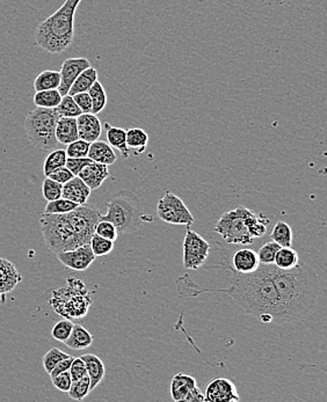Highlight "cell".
I'll list each match as a JSON object with an SVG mask.
<instances>
[{"label":"cell","instance_id":"obj_31","mask_svg":"<svg viewBox=\"0 0 327 402\" xmlns=\"http://www.w3.org/2000/svg\"><path fill=\"white\" fill-rule=\"evenodd\" d=\"M87 93L92 100V114L98 115L99 112H103L107 105V94L105 87H103V84L100 83L99 80H96Z\"/></svg>","mask_w":327,"mask_h":402},{"label":"cell","instance_id":"obj_36","mask_svg":"<svg viewBox=\"0 0 327 402\" xmlns=\"http://www.w3.org/2000/svg\"><path fill=\"white\" fill-rule=\"evenodd\" d=\"M78 207L79 205H77V203L69 201L66 198H57L55 201L48 202L44 214H66V212H72Z\"/></svg>","mask_w":327,"mask_h":402},{"label":"cell","instance_id":"obj_23","mask_svg":"<svg viewBox=\"0 0 327 402\" xmlns=\"http://www.w3.org/2000/svg\"><path fill=\"white\" fill-rule=\"evenodd\" d=\"M105 128L109 145L119 150L124 158H129L130 148L127 145V130L120 127H112L109 123H105Z\"/></svg>","mask_w":327,"mask_h":402},{"label":"cell","instance_id":"obj_32","mask_svg":"<svg viewBox=\"0 0 327 402\" xmlns=\"http://www.w3.org/2000/svg\"><path fill=\"white\" fill-rule=\"evenodd\" d=\"M66 159H68V155H66L65 150H60H60H53V152L49 153V155L44 160V176H48L50 173L65 166Z\"/></svg>","mask_w":327,"mask_h":402},{"label":"cell","instance_id":"obj_42","mask_svg":"<svg viewBox=\"0 0 327 402\" xmlns=\"http://www.w3.org/2000/svg\"><path fill=\"white\" fill-rule=\"evenodd\" d=\"M94 233L98 234L100 237L105 238V239H108V240L114 241V242H115L116 239L120 235L115 225L108 221H98Z\"/></svg>","mask_w":327,"mask_h":402},{"label":"cell","instance_id":"obj_44","mask_svg":"<svg viewBox=\"0 0 327 402\" xmlns=\"http://www.w3.org/2000/svg\"><path fill=\"white\" fill-rule=\"evenodd\" d=\"M92 162L93 160H91L89 157H85V158H68L66 159L65 167L69 169L75 176H78L82 169H83L85 166L89 165V162Z\"/></svg>","mask_w":327,"mask_h":402},{"label":"cell","instance_id":"obj_11","mask_svg":"<svg viewBox=\"0 0 327 402\" xmlns=\"http://www.w3.org/2000/svg\"><path fill=\"white\" fill-rule=\"evenodd\" d=\"M96 257L89 244L83 245L71 251L57 253V259L60 260V264H63L64 267L75 271H86L94 262Z\"/></svg>","mask_w":327,"mask_h":402},{"label":"cell","instance_id":"obj_27","mask_svg":"<svg viewBox=\"0 0 327 402\" xmlns=\"http://www.w3.org/2000/svg\"><path fill=\"white\" fill-rule=\"evenodd\" d=\"M60 84V72L53 71V70H46L34 80V89H35V92L46 91V89H58Z\"/></svg>","mask_w":327,"mask_h":402},{"label":"cell","instance_id":"obj_19","mask_svg":"<svg viewBox=\"0 0 327 402\" xmlns=\"http://www.w3.org/2000/svg\"><path fill=\"white\" fill-rule=\"evenodd\" d=\"M196 385V380L194 377L187 373H177L169 382V391L172 399L177 402L185 401L186 396L192 391Z\"/></svg>","mask_w":327,"mask_h":402},{"label":"cell","instance_id":"obj_24","mask_svg":"<svg viewBox=\"0 0 327 402\" xmlns=\"http://www.w3.org/2000/svg\"><path fill=\"white\" fill-rule=\"evenodd\" d=\"M93 341L94 339L92 334L86 328H84L82 325H73L72 332L64 344L69 346L70 349L84 350L92 346Z\"/></svg>","mask_w":327,"mask_h":402},{"label":"cell","instance_id":"obj_29","mask_svg":"<svg viewBox=\"0 0 327 402\" xmlns=\"http://www.w3.org/2000/svg\"><path fill=\"white\" fill-rule=\"evenodd\" d=\"M300 262V255L291 247H280L275 255L274 264L283 271L296 267Z\"/></svg>","mask_w":327,"mask_h":402},{"label":"cell","instance_id":"obj_39","mask_svg":"<svg viewBox=\"0 0 327 402\" xmlns=\"http://www.w3.org/2000/svg\"><path fill=\"white\" fill-rule=\"evenodd\" d=\"M278 249H280V246L274 241H269L262 245L257 253L260 264H274L275 255Z\"/></svg>","mask_w":327,"mask_h":402},{"label":"cell","instance_id":"obj_17","mask_svg":"<svg viewBox=\"0 0 327 402\" xmlns=\"http://www.w3.org/2000/svg\"><path fill=\"white\" fill-rule=\"evenodd\" d=\"M78 176L89 186L91 190H96L108 178V166L100 162H89V165L82 169Z\"/></svg>","mask_w":327,"mask_h":402},{"label":"cell","instance_id":"obj_40","mask_svg":"<svg viewBox=\"0 0 327 402\" xmlns=\"http://www.w3.org/2000/svg\"><path fill=\"white\" fill-rule=\"evenodd\" d=\"M73 325L75 323L71 320L63 318V320H60L53 327L51 337L57 339V341H60V342H65L66 339H69L70 334L72 332Z\"/></svg>","mask_w":327,"mask_h":402},{"label":"cell","instance_id":"obj_18","mask_svg":"<svg viewBox=\"0 0 327 402\" xmlns=\"http://www.w3.org/2000/svg\"><path fill=\"white\" fill-rule=\"evenodd\" d=\"M259 266L260 262L258 254L250 248L239 249L232 257V271H237L239 274H250L252 271H257Z\"/></svg>","mask_w":327,"mask_h":402},{"label":"cell","instance_id":"obj_12","mask_svg":"<svg viewBox=\"0 0 327 402\" xmlns=\"http://www.w3.org/2000/svg\"><path fill=\"white\" fill-rule=\"evenodd\" d=\"M205 400L209 402H237L241 400L233 382L226 378H216L205 389Z\"/></svg>","mask_w":327,"mask_h":402},{"label":"cell","instance_id":"obj_15","mask_svg":"<svg viewBox=\"0 0 327 402\" xmlns=\"http://www.w3.org/2000/svg\"><path fill=\"white\" fill-rule=\"evenodd\" d=\"M23 280V276L11 261L0 257V297L5 299V294H10Z\"/></svg>","mask_w":327,"mask_h":402},{"label":"cell","instance_id":"obj_47","mask_svg":"<svg viewBox=\"0 0 327 402\" xmlns=\"http://www.w3.org/2000/svg\"><path fill=\"white\" fill-rule=\"evenodd\" d=\"M73 176H75V175H73L69 169H66L65 166L57 169L56 171H53V173H50V174L48 175V178L53 179V181L62 183V185L70 181Z\"/></svg>","mask_w":327,"mask_h":402},{"label":"cell","instance_id":"obj_13","mask_svg":"<svg viewBox=\"0 0 327 402\" xmlns=\"http://www.w3.org/2000/svg\"><path fill=\"white\" fill-rule=\"evenodd\" d=\"M91 66L89 60L84 57L80 58H68L64 60L60 67V84L58 87L62 96H66L69 93L73 82L77 79V77L79 76L80 73L83 72L84 70Z\"/></svg>","mask_w":327,"mask_h":402},{"label":"cell","instance_id":"obj_7","mask_svg":"<svg viewBox=\"0 0 327 402\" xmlns=\"http://www.w3.org/2000/svg\"><path fill=\"white\" fill-rule=\"evenodd\" d=\"M106 214H100L99 221L115 225L119 234H129L139 230L142 221V205L139 196L129 190H120L107 202Z\"/></svg>","mask_w":327,"mask_h":402},{"label":"cell","instance_id":"obj_45","mask_svg":"<svg viewBox=\"0 0 327 402\" xmlns=\"http://www.w3.org/2000/svg\"><path fill=\"white\" fill-rule=\"evenodd\" d=\"M51 382H53V385L55 386L58 391L64 393L69 392L71 384H72V380H71L69 371L60 373L58 376L53 377V378H51Z\"/></svg>","mask_w":327,"mask_h":402},{"label":"cell","instance_id":"obj_10","mask_svg":"<svg viewBox=\"0 0 327 402\" xmlns=\"http://www.w3.org/2000/svg\"><path fill=\"white\" fill-rule=\"evenodd\" d=\"M210 249L212 245L205 238L188 228L184 240V267L191 271H198V268L203 267Z\"/></svg>","mask_w":327,"mask_h":402},{"label":"cell","instance_id":"obj_30","mask_svg":"<svg viewBox=\"0 0 327 402\" xmlns=\"http://www.w3.org/2000/svg\"><path fill=\"white\" fill-rule=\"evenodd\" d=\"M271 241H274L280 247H291L293 245V230L286 221H278L271 233Z\"/></svg>","mask_w":327,"mask_h":402},{"label":"cell","instance_id":"obj_46","mask_svg":"<svg viewBox=\"0 0 327 402\" xmlns=\"http://www.w3.org/2000/svg\"><path fill=\"white\" fill-rule=\"evenodd\" d=\"M73 100L76 101L77 106L79 107L83 114L85 112H92V100L89 93H77L72 96Z\"/></svg>","mask_w":327,"mask_h":402},{"label":"cell","instance_id":"obj_20","mask_svg":"<svg viewBox=\"0 0 327 402\" xmlns=\"http://www.w3.org/2000/svg\"><path fill=\"white\" fill-rule=\"evenodd\" d=\"M55 137L58 144L68 145L70 143L75 142L78 137V128H77V119L75 117H63L60 116L57 121L55 129Z\"/></svg>","mask_w":327,"mask_h":402},{"label":"cell","instance_id":"obj_28","mask_svg":"<svg viewBox=\"0 0 327 402\" xmlns=\"http://www.w3.org/2000/svg\"><path fill=\"white\" fill-rule=\"evenodd\" d=\"M62 100V94L58 89H46L35 92L34 105L40 108H56Z\"/></svg>","mask_w":327,"mask_h":402},{"label":"cell","instance_id":"obj_48","mask_svg":"<svg viewBox=\"0 0 327 402\" xmlns=\"http://www.w3.org/2000/svg\"><path fill=\"white\" fill-rule=\"evenodd\" d=\"M73 358H75V357L70 356L69 358L60 361V362L58 363L53 370H51V372L49 373L50 378H53V377L58 376L60 373L69 371L70 366H71V363H72Z\"/></svg>","mask_w":327,"mask_h":402},{"label":"cell","instance_id":"obj_26","mask_svg":"<svg viewBox=\"0 0 327 402\" xmlns=\"http://www.w3.org/2000/svg\"><path fill=\"white\" fill-rule=\"evenodd\" d=\"M149 144V136L143 129L132 128L127 130V145L130 150L136 151V155H141L146 151Z\"/></svg>","mask_w":327,"mask_h":402},{"label":"cell","instance_id":"obj_6","mask_svg":"<svg viewBox=\"0 0 327 402\" xmlns=\"http://www.w3.org/2000/svg\"><path fill=\"white\" fill-rule=\"evenodd\" d=\"M92 294L83 280L68 277L66 285L51 292L49 304L55 313L65 319H80L89 313Z\"/></svg>","mask_w":327,"mask_h":402},{"label":"cell","instance_id":"obj_25","mask_svg":"<svg viewBox=\"0 0 327 402\" xmlns=\"http://www.w3.org/2000/svg\"><path fill=\"white\" fill-rule=\"evenodd\" d=\"M96 80H98V71L92 66H89L77 77V79L73 82L68 94L72 96L77 93L89 92V89L92 87Z\"/></svg>","mask_w":327,"mask_h":402},{"label":"cell","instance_id":"obj_2","mask_svg":"<svg viewBox=\"0 0 327 402\" xmlns=\"http://www.w3.org/2000/svg\"><path fill=\"white\" fill-rule=\"evenodd\" d=\"M271 280L278 294L276 323L297 321L304 318L314 306L321 280L312 268L300 261L291 269H280L269 264Z\"/></svg>","mask_w":327,"mask_h":402},{"label":"cell","instance_id":"obj_3","mask_svg":"<svg viewBox=\"0 0 327 402\" xmlns=\"http://www.w3.org/2000/svg\"><path fill=\"white\" fill-rule=\"evenodd\" d=\"M100 214L98 209L87 205L66 214H42L41 231L46 247L57 254L89 244Z\"/></svg>","mask_w":327,"mask_h":402},{"label":"cell","instance_id":"obj_8","mask_svg":"<svg viewBox=\"0 0 327 402\" xmlns=\"http://www.w3.org/2000/svg\"><path fill=\"white\" fill-rule=\"evenodd\" d=\"M60 117L56 108L37 107L33 112H28L25 119V129L30 144L44 151L55 150L58 144L55 129Z\"/></svg>","mask_w":327,"mask_h":402},{"label":"cell","instance_id":"obj_37","mask_svg":"<svg viewBox=\"0 0 327 402\" xmlns=\"http://www.w3.org/2000/svg\"><path fill=\"white\" fill-rule=\"evenodd\" d=\"M62 189H63L62 183L53 181V179L46 176L42 183V194L46 202L55 201L57 198L62 197Z\"/></svg>","mask_w":327,"mask_h":402},{"label":"cell","instance_id":"obj_16","mask_svg":"<svg viewBox=\"0 0 327 402\" xmlns=\"http://www.w3.org/2000/svg\"><path fill=\"white\" fill-rule=\"evenodd\" d=\"M91 189L79 176H73L70 181L63 185L62 197L75 202L78 205H86Z\"/></svg>","mask_w":327,"mask_h":402},{"label":"cell","instance_id":"obj_49","mask_svg":"<svg viewBox=\"0 0 327 402\" xmlns=\"http://www.w3.org/2000/svg\"><path fill=\"white\" fill-rule=\"evenodd\" d=\"M205 401V394L201 392V389L195 386L194 389L188 393V396H186L185 401L184 402H200Z\"/></svg>","mask_w":327,"mask_h":402},{"label":"cell","instance_id":"obj_4","mask_svg":"<svg viewBox=\"0 0 327 402\" xmlns=\"http://www.w3.org/2000/svg\"><path fill=\"white\" fill-rule=\"evenodd\" d=\"M82 0H65L58 10L40 22L35 32V42L49 53H62L75 37V15Z\"/></svg>","mask_w":327,"mask_h":402},{"label":"cell","instance_id":"obj_38","mask_svg":"<svg viewBox=\"0 0 327 402\" xmlns=\"http://www.w3.org/2000/svg\"><path fill=\"white\" fill-rule=\"evenodd\" d=\"M71 355L64 353L58 348H51L44 356V368L46 373L51 372V370L60 362V361L69 358Z\"/></svg>","mask_w":327,"mask_h":402},{"label":"cell","instance_id":"obj_43","mask_svg":"<svg viewBox=\"0 0 327 402\" xmlns=\"http://www.w3.org/2000/svg\"><path fill=\"white\" fill-rule=\"evenodd\" d=\"M69 372L72 382H76V380L87 376L86 366H85L84 361L82 360V357L73 358L72 363H71V366H70Z\"/></svg>","mask_w":327,"mask_h":402},{"label":"cell","instance_id":"obj_1","mask_svg":"<svg viewBox=\"0 0 327 402\" xmlns=\"http://www.w3.org/2000/svg\"><path fill=\"white\" fill-rule=\"evenodd\" d=\"M232 283L226 289H207L194 283L189 276L177 280L178 291L184 298H193L203 292H221L230 297L244 310L245 313L260 318L271 316L273 323L278 318V294L271 280L269 264H260L258 269L250 274H239L232 271Z\"/></svg>","mask_w":327,"mask_h":402},{"label":"cell","instance_id":"obj_34","mask_svg":"<svg viewBox=\"0 0 327 402\" xmlns=\"http://www.w3.org/2000/svg\"><path fill=\"white\" fill-rule=\"evenodd\" d=\"M56 110L60 114V116H63V117H75V119H77L78 116L83 114L79 107L77 106L76 101L69 94L62 96V100H60V105L56 107Z\"/></svg>","mask_w":327,"mask_h":402},{"label":"cell","instance_id":"obj_14","mask_svg":"<svg viewBox=\"0 0 327 402\" xmlns=\"http://www.w3.org/2000/svg\"><path fill=\"white\" fill-rule=\"evenodd\" d=\"M77 128L79 139L92 143L100 138L103 132V123L96 114L85 112L77 117Z\"/></svg>","mask_w":327,"mask_h":402},{"label":"cell","instance_id":"obj_9","mask_svg":"<svg viewBox=\"0 0 327 402\" xmlns=\"http://www.w3.org/2000/svg\"><path fill=\"white\" fill-rule=\"evenodd\" d=\"M157 214L162 221L169 224L187 226V228L194 224V217L187 208V205L184 203L181 198L169 191H166L165 194L159 198Z\"/></svg>","mask_w":327,"mask_h":402},{"label":"cell","instance_id":"obj_35","mask_svg":"<svg viewBox=\"0 0 327 402\" xmlns=\"http://www.w3.org/2000/svg\"><path fill=\"white\" fill-rule=\"evenodd\" d=\"M89 246L96 257H105L114 249V241L108 240L94 233L89 241Z\"/></svg>","mask_w":327,"mask_h":402},{"label":"cell","instance_id":"obj_5","mask_svg":"<svg viewBox=\"0 0 327 402\" xmlns=\"http://www.w3.org/2000/svg\"><path fill=\"white\" fill-rule=\"evenodd\" d=\"M268 218L244 207H236L224 212L216 223L214 231L222 235L226 244L251 245L255 239L267 232Z\"/></svg>","mask_w":327,"mask_h":402},{"label":"cell","instance_id":"obj_22","mask_svg":"<svg viewBox=\"0 0 327 402\" xmlns=\"http://www.w3.org/2000/svg\"><path fill=\"white\" fill-rule=\"evenodd\" d=\"M80 357L86 366L87 376L91 380V391H93L105 378V375H106L105 364L99 357L93 354H85Z\"/></svg>","mask_w":327,"mask_h":402},{"label":"cell","instance_id":"obj_33","mask_svg":"<svg viewBox=\"0 0 327 402\" xmlns=\"http://www.w3.org/2000/svg\"><path fill=\"white\" fill-rule=\"evenodd\" d=\"M89 392H91V380H89V376H85L76 380V382H72L68 394L71 399L82 401L89 396Z\"/></svg>","mask_w":327,"mask_h":402},{"label":"cell","instance_id":"obj_41","mask_svg":"<svg viewBox=\"0 0 327 402\" xmlns=\"http://www.w3.org/2000/svg\"><path fill=\"white\" fill-rule=\"evenodd\" d=\"M89 144L91 143L79 138L75 142L70 143L65 150L68 158H85L89 153Z\"/></svg>","mask_w":327,"mask_h":402},{"label":"cell","instance_id":"obj_21","mask_svg":"<svg viewBox=\"0 0 327 402\" xmlns=\"http://www.w3.org/2000/svg\"><path fill=\"white\" fill-rule=\"evenodd\" d=\"M87 157L93 162L105 164L107 166L114 165L117 160V157L112 146L109 145L108 143L99 141V139L89 144Z\"/></svg>","mask_w":327,"mask_h":402}]
</instances>
